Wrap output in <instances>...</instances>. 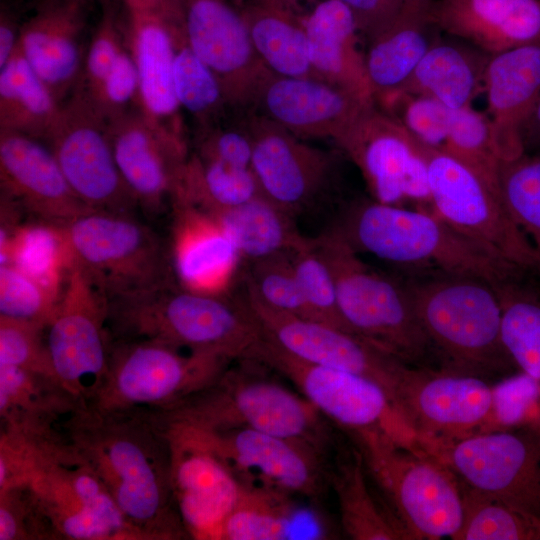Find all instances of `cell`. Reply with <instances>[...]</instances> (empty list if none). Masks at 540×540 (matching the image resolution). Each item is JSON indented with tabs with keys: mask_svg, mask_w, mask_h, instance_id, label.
<instances>
[{
	"mask_svg": "<svg viewBox=\"0 0 540 540\" xmlns=\"http://www.w3.org/2000/svg\"><path fill=\"white\" fill-rule=\"evenodd\" d=\"M261 116L299 138L339 145L375 106L328 82L271 74L255 97Z\"/></svg>",
	"mask_w": 540,
	"mask_h": 540,
	"instance_id": "cb8c5ba5",
	"label": "cell"
},
{
	"mask_svg": "<svg viewBox=\"0 0 540 540\" xmlns=\"http://www.w3.org/2000/svg\"><path fill=\"white\" fill-rule=\"evenodd\" d=\"M367 472L411 540H455L463 521L461 486L438 458L397 443L386 434L347 432Z\"/></svg>",
	"mask_w": 540,
	"mask_h": 540,
	"instance_id": "ba28073f",
	"label": "cell"
},
{
	"mask_svg": "<svg viewBox=\"0 0 540 540\" xmlns=\"http://www.w3.org/2000/svg\"><path fill=\"white\" fill-rule=\"evenodd\" d=\"M426 451L470 489L540 519V431L492 430L433 444Z\"/></svg>",
	"mask_w": 540,
	"mask_h": 540,
	"instance_id": "5bb4252c",
	"label": "cell"
},
{
	"mask_svg": "<svg viewBox=\"0 0 540 540\" xmlns=\"http://www.w3.org/2000/svg\"><path fill=\"white\" fill-rule=\"evenodd\" d=\"M234 361L152 338H111L104 381L86 405L165 411L213 383Z\"/></svg>",
	"mask_w": 540,
	"mask_h": 540,
	"instance_id": "30bf717a",
	"label": "cell"
},
{
	"mask_svg": "<svg viewBox=\"0 0 540 540\" xmlns=\"http://www.w3.org/2000/svg\"><path fill=\"white\" fill-rule=\"evenodd\" d=\"M252 141L251 169L261 194L293 217L307 210L328 187L331 153L259 116L247 129Z\"/></svg>",
	"mask_w": 540,
	"mask_h": 540,
	"instance_id": "603a6c76",
	"label": "cell"
},
{
	"mask_svg": "<svg viewBox=\"0 0 540 540\" xmlns=\"http://www.w3.org/2000/svg\"><path fill=\"white\" fill-rule=\"evenodd\" d=\"M239 294L264 335L279 347L301 360L369 378L394 402L407 364L356 334L268 306L244 281Z\"/></svg>",
	"mask_w": 540,
	"mask_h": 540,
	"instance_id": "ac0fdd59",
	"label": "cell"
},
{
	"mask_svg": "<svg viewBox=\"0 0 540 540\" xmlns=\"http://www.w3.org/2000/svg\"><path fill=\"white\" fill-rule=\"evenodd\" d=\"M293 495L255 482H242L238 500L222 528L221 540H280L295 516Z\"/></svg>",
	"mask_w": 540,
	"mask_h": 540,
	"instance_id": "ab89813d",
	"label": "cell"
},
{
	"mask_svg": "<svg viewBox=\"0 0 540 540\" xmlns=\"http://www.w3.org/2000/svg\"><path fill=\"white\" fill-rule=\"evenodd\" d=\"M0 185L40 221L65 225L94 211L75 194L48 144L26 134L0 130Z\"/></svg>",
	"mask_w": 540,
	"mask_h": 540,
	"instance_id": "d4e9b609",
	"label": "cell"
},
{
	"mask_svg": "<svg viewBox=\"0 0 540 540\" xmlns=\"http://www.w3.org/2000/svg\"><path fill=\"white\" fill-rule=\"evenodd\" d=\"M128 37L139 77V109L165 134L181 141L174 88V26L179 13L166 7L125 4Z\"/></svg>",
	"mask_w": 540,
	"mask_h": 540,
	"instance_id": "484cf974",
	"label": "cell"
},
{
	"mask_svg": "<svg viewBox=\"0 0 540 540\" xmlns=\"http://www.w3.org/2000/svg\"><path fill=\"white\" fill-rule=\"evenodd\" d=\"M249 359L290 381L326 419L345 432L379 431L397 443L422 449L414 430L377 382L301 360L265 335Z\"/></svg>",
	"mask_w": 540,
	"mask_h": 540,
	"instance_id": "7c38bea8",
	"label": "cell"
},
{
	"mask_svg": "<svg viewBox=\"0 0 540 540\" xmlns=\"http://www.w3.org/2000/svg\"><path fill=\"white\" fill-rule=\"evenodd\" d=\"M519 136L523 152H540V97L523 122Z\"/></svg>",
	"mask_w": 540,
	"mask_h": 540,
	"instance_id": "680465c9",
	"label": "cell"
},
{
	"mask_svg": "<svg viewBox=\"0 0 540 540\" xmlns=\"http://www.w3.org/2000/svg\"><path fill=\"white\" fill-rule=\"evenodd\" d=\"M46 143L75 194L94 211L135 214L136 200L113 155L108 119L76 88Z\"/></svg>",
	"mask_w": 540,
	"mask_h": 540,
	"instance_id": "9a60e30c",
	"label": "cell"
},
{
	"mask_svg": "<svg viewBox=\"0 0 540 540\" xmlns=\"http://www.w3.org/2000/svg\"><path fill=\"white\" fill-rule=\"evenodd\" d=\"M61 226L71 259L108 301L178 285L168 242L135 214L91 211Z\"/></svg>",
	"mask_w": 540,
	"mask_h": 540,
	"instance_id": "9c48e42d",
	"label": "cell"
},
{
	"mask_svg": "<svg viewBox=\"0 0 540 540\" xmlns=\"http://www.w3.org/2000/svg\"><path fill=\"white\" fill-rule=\"evenodd\" d=\"M419 141L432 212L488 255L522 274L536 273L534 252L499 194L458 159Z\"/></svg>",
	"mask_w": 540,
	"mask_h": 540,
	"instance_id": "8fae6325",
	"label": "cell"
},
{
	"mask_svg": "<svg viewBox=\"0 0 540 540\" xmlns=\"http://www.w3.org/2000/svg\"><path fill=\"white\" fill-rule=\"evenodd\" d=\"M181 0H123L125 4L139 5L146 7H179Z\"/></svg>",
	"mask_w": 540,
	"mask_h": 540,
	"instance_id": "91938a15",
	"label": "cell"
},
{
	"mask_svg": "<svg viewBox=\"0 0 540 540\" xmlns=\"http://www.w3.org/2000/svg\"><path fill=\"white\" fill-rule=\"evenodd\" d=\"M111 338H152L232 361L249 359L264 333L238 293L214 295L179 285L110 300Z\"/></svg>",
	"mask_w": 540,
	"mask_h": 540,
	"instance_id": "277c9868",
	"label": "cell"
},
{
	"mask_svg": "<svg viewBox=\"0 0 540 540\" xmlns=\"http://www.w3.org/2000/svg\"><path fill=\"white\" fill-rule=\"evenodd\" d=\"M355 17L360 34L370 41L398 14L405 0H339Z\"/></svg>",
	"mask_w": 540,
	"mask_h": 540,
	"instance_id": "9f6ffc18",
	"label": "cell"
},
{
	"mask_svg": "<svg viewBox=\"0 0 540 540\" xmlns=\"http://www.w3.org/2000/svg\"><path fill=\"white\" fill-rule=\"evenodd\" d=\"M303 24L310 62L319 79L375 104L351 10L339 0H323Z\"/></svg>",
	"mask_w": 540,
	"mask_h": 540,
	"instance_id": "4dcf8cb0",
	"label": "cell"
},
{
	"mask_svg": "<svg viewBox=\"0 0 540 540\" xmlns=\"http://www.w3.org/2000/svg\"><path fill=\"white\" fill-rule=\"evenodd\" d=\"M181 427L213 451L241 482L269 485L312 502L320 501L330 487L329 455L306 442L249 428Z\"/></svg>",
	"mask_w": 540,
	"mask_h": 540,
	"instance_id": "e0dca14e",
	"label": "cell"
},
{
	"mask_svg": "<svg viewBox=\"0 0 540 540\" xmlns=\"http://www.w3.org/2000/svg\"><path fill=\"white\" fill-rule=\"evenodd\" d=\"M162 426L171 447L173 496L189 538L221 540L223 525L238 500L242 482L188 429Z\"/></svg>",
	"mask_w": 540,
	"mask_h": 540,
	"instance_id": "7402d4cb",
	"label": "cell"
},
{
	"mask_svg": "<svg viewBox=\"0 0 540 540\" xmlns=\"http://www.w3.org/2000/svg\"><path fill=\"white\" fill-rule=\"evenodd\" d=\"M58 429L142 540L189 538L173 496L170 441L150 412L83 405Z\"/></svg>",
	"mask_w": 540,
	"mask_h": 540,
	"instance_id": "6da1fadb",
	"label": "cell"
},
{
	"mask_svg": "<svg viewBox=\"0 0 540 540\" xmlns=\"http://www.w3.org/2000/svg\"><path fill=\"white\" fill-rule=\"evenodd\" d=\"M439 149L465 164L499 194L500 158L488 116L471 107L455 110L450 131Z\"/></svg>",
	"mask_w": 540,
	"mask_h": 540,
	"instance_id": "f6af8a7d",
	"label": "cell"
},
{
	"mask_svg": "<svg viewBox=\"0 0 540 540\" xmlns=\"http://www.w3.org/2000/svg\"><path fill=\"white\" fill-rule=\"evenodd\" d=\"M58 298L12 264L0 265V316L47 327Z\"/></svg>",
	"mask_w": 540,
	"mask_h": 540,
	"instance_id": "681fc988",
	"label": "cell"
},
{
	"mask_svg": "<svg viewBox=\"0 0 540 540\" xmlns=\"http://www.w3.org/2000/svg\"><path fill=\"white\" fill-rule=\"evenodd\" d=\"M441 368L489 379L517 368L501 336V305L491 282L430 272L404 279Z\"/></svg>",
	"mask_w": 540,
	"mask_h": 540,
	"instance_id": "5b68a950",
	"label": "cell"
},
{
	"mask_svg": "<svg viewBox=\"0 0 540 540\" xmlns=\"http://www.w3.org/2000/svg\"><path fill=\"white\" fill-rule=\"evenodd\" d=\"M497 180L501 201L531 246L540 275V152L500 160Z\"/></svg>",
	"mask_w": 540,
	"mask_h": 540,
	"instance_id": "b9f144b4",
	"label": "cell"
},
{
	"mask_svg": "<svg viewBox=\"0 0 540 540\" xmlns=\"http://www.w3.org/2000/svg\"><path fill=\"white\" fill-rule=\"evenodd\" d=\"M243 280L268 306L312 320L295 274L292 252L277 253L248 262Z\"/></svg>",
	"mask_w": 540,
	"mask_h": 540,
	"instance_id": "bcb514c9",
	"label": "cell"
},
{
	"mask_svg": "<svg viewBox=\"0 0 540 540\" xmlns=\"http://www.w3.org/2000/svg\"><path fill=\"white\" fill-rule=\"evenodd\" d=\"M0 540H41L25 484L0 490Z\"/></svg>",
	"mask_w": 540,
	"mask_h": 540,
	"instance_id": "db71d44e",
	"label": "cell"
},
{
	"mask_svg": "<svg viewBox=\"0 0 540 540\" xmlns=\"http://www.w3.org/2000/svg\"><path fill=\"white\" fill-rule=\"evenodd\" d=\"M329 483L339 507L343 531L353 540H411L367 472L353 443L337 450L330 463Z\"/></svg>",
	"mask_w": 540,
	"mask_h": 540,
	"instance_id": "d6a6232c",
	"label": "cell"
},
{
	"mask_svg": "<svg viewBox=\"0 0 540 540\" xmlns=\"http://www.w3.org/2000/svg\"><path fill=\"white\" fill-rule=\"evenodd\" d=\"M492 284L501 305L503 345L518 370L540 389V291L519 276Z\"/></svg>",
	"mask_w": 540,
	"mask_h": 540,
	"instance_id": "f35d334b",
	"label": "cell"
},
{
	"mask_svg": "<svg viewBox=\"0 0 540 540\" xmlns=\"http://www.w3.org/2000/svg\"><path fill=\"white\" fill-rule=\"evenodd\" d=\"M20 26L17 24L11 10L2 4L0 13V67L10 59L16 49Z\"/></svg>",
	"mask_w": 540,
	"mask_h": 540,
	"instance_id": "6f0895ef",
	"label": "cell"
},
{
	"mask_svg": "<svg viewBox=\"0 0 540 540\" xmlns=\"http://www.w3.org/2000/svg\"><path fill=\"white\" fill-rule=\"evenodd\" d=\"M61 105L32 69L18 46L0 67V130L47 141Z\"/></svg>",
	"mask_w": 540,
	"mask_h": 540,
	"instance_id": "8d00e7d4",
	"label": "cell"
},
{
	"mask_svg": "<svg viewBox=\"0 0 540 540\" xmlns=\"http://www.w3.org/2000/svg\"><path fill=\"white\" fill-rule=\"evenodd\" d=\"M83 405L53 375L0 365L1 424L24 431H52Z\"/></svg>",
	"mask_w": 540,
	"mask_h": 540,
	"instance_id": "836d02e7",
	"label": "cell"
},
{
	"mask_svg": "<svg viewBox=\"0 0 540 540\" xmlns=\"http://www.w3.org/2000/svg\"><path fill=\"white\" fill-rule=\"evenodd\" d=\"M430 20L490 56L540 45V0H432Z\"/></svg>",
	"mask_w": 540,
	"mask_h": 540,
	"instance_id": "f1b7e54d",
	"label": "cell"
},
{
	"mask_svg": "<svg viewBox=\"0 0 540 540\" xmlns=\"http://www.w3.org/2000/svg\"><path fill=\"white\" fill-rule=\"evenodd\" d=\"M483 83L497 153L513 159L523 153L520 128L540 97V45L491 55Z\"/></svg>",
	"mask_w": 540,
	"mask_h": 540,
	"instance_id": "f546056e",
	"label": "cell"
},
{
	"mask_svg": "<svg viewBox=\"0 0 540 540\" xmlns=\"http://www.w3.org/2000/svg\"><path fill=\"white\" fill-rule=\"evenodd\" d=\"M390 99L400 100L399 122L423 143L441 148L450 131L454 109L440 101L409 94H397Z\"/></svg>",
	"mask_w": 540,
	"mask_h": 540,
	"instance_id": "f5cc1de1",
	"label": "cell"
},
{
	"mask_svg": "<svg viewBox=\"0 0 540 540\" xmlns=\"http://www.w3.org/2000/svg\"><path fill=\"white\" fill-rule=\"evenodd\" d=\"M338 146L359 168L372 199L432 212L425 157L398 120L374 106Z\"/></svg>",
	"mask_w": 540,
	"mask_h": 540,
	"instance_id": "d6986e66",
	"label": "cell"
},
{
	"mask_svg": "<svg viewBox=\"0 0 540 540\" xmlns=\"http://www.w3.org/2000/svg\"><path fill=\"white\" fill-rule=\"evenodd\" d=\"M234 242L242 260L251 262L309 245L312 238L296 227L293 216L263 195L241 205L207 213Z\"/></svg>",
	"mask_w": 540,
	"mask_h": 540,
	"instance_id": "d590c367",
	"label": "cell"
},
{
	"mask_svg": "<svg viewBox=\"0 0 540 540\" xmlns=\"http://www.w3.org/2000/svg\"><path fill=\"white\" fill-rule=\"evenodd\" d=\"M195 155L234 166L251 167L252 141L247 130H216L202 138Z\"/></svg>",
	"mask_w": 540,
	"mask_h": 540,
	"instance_id": "11a10c76",
	"label": "cell"
},
{
	"mask_svg": "<svg viewBox=\"0 0 540 540\" xmlns=\"http://www.w3.org/2000/svg\"><path fill=\"white\" fill-rule=\"evenodd\" d=\"M180 24L192 51L218 78L226 102L253 104L271 73L259 58L233 0H181Z\"/></svg>",
	"mask_w": 540,
	"mask_h": 540,
	"instance_id": "ffe728a7",
	"label": "cell"
},
{
	"mask_svg": "<svg viewBox=\"0 0 540 540\" xmlns=\"http://www.w3.org/2000/svg\"><path fill=\"white\" fill-rule=\"evenodd\" d=\"M292 262L312 321L350 332L340 313L333 274L317 249L315 238L292 252Z\"/></svg>",
	"mask_w": 540,
	"mask_h": 540,
	"instance_id": "7dc6e473",
	"label": "cell"
},
{
	"mask_svg": "<svg viewBox=\"0 0 540 540\" xmlns=\"http://www.w3.org/2000/svg\"><path fill=\"white\" fill-rule=\"evenodd\" d=\"M522 428L540 431V389L518 370L493 384L492 408L481 432Z\"/></svg>",
	"mask_w": 540,
	"mask_h": 540,
	"instance_id": "c3c4849f",
	"label": "cell"
},
{
	"mask_svg": "<svg viewBox=\"0 0 540 540\" xmlns=\"http://www.w3.org/2000/svg\"><path fill=\"white\" fill-rule=\"evenodd\" d=\"M119 172L147 217L172 209L188 158L184 142L153 126L138 107L108 119Z\"/></svg>",
	"mask_w": 540,
	"mask_h": 540,
	"instance_id": "44dd1931",
	"label": "cell"
},
{
	"mask_svg": "<svg viewBox=\"0 0 540 540\" xmlns=\"http://www.w3.org/2000/svg\"><path fill=\"white\" fill-rule=\"evenodd\" d=\"M269 372L257 361L236 360L206 388L165 411L150 413L162 425L210 431L249 428L306 442L329 455L336 443L331 422Z\"/></svg>",
	"mask_w": 540,
	"mask_h": 540,
	"instance_id": "7a4b0ae2",
	"label": "cell"
},
{
	"mask_svg": "<svg viewBox=\"0 0 540 540\" xmlns=\"http://www.w3.org/2000/svg\"><path fill=\"white\" fill-rule=\"evenodd\" d=\"M432 0H405L395 18L368 41L365 66L375 100L400 92L436 39L430 20Z\"/></svg>",
	"mask_w": 540,
	"mask_h": 540,
	"instance_id": "1f68e13d",
	"label": "cell"
},
{
	"mask_svg": "<svg viewBox=\"0 0 540 540\" xmlns=\"http://www.w3.org/2000/svg\"><path fill=\"white\" fill-rule=\"evenodd\" d=\"M493 401L489 379L445 368L405 366L394 402L421 446L482 431Z\"/></svg>",
	"mask_w": 540,
	"mask_h": 540,
	"instance_id": "2e32d148",
	"label": "cell"
},
{
	"mask_svg": "<svg viewBox=\"0 0 540 540\" xmlns=\"http://www.w3.org/2000/svg\"><path fill=\"white\" fill-rule=\"evenodd\" d=\"M30 433L32 454L25 485L41 540H142L60 430Z\"/></svg>",
	"mask_w": 540,
	"mask_h": 540,
	"instance_id": "8992f818",
	"label": "cell"
},
{
	"mask_svg": "<svg viewBox=\"0 0 540 540\" xmlns=\"http://www.w3.org/2000/svg\"><path fill=\"white\" fill-rule=\"evenodd\" d=\"M108 303L104 292L71 259L46 340L57 380L84 405L94 398L107 372Z\"/></svg>",
	"mask_w": 540,
	"mask_h": 540,
	"instance_id": "4fadbf2b",
	"label": "cell"
},
{
	"mask_svg": "<svg viewBox=\"0 0 540 540\" xmlns=\"http://www.w3.org/2000/svg\"><path fill=\"white\" fill-rule=\"evenodd\" d=\"M260 2L291 11L298 0H259Z\"/></svg>",
	"mask_w": 540,
	"mask_h": 540,
	"instance_id": "94428289",
	"label": "cell"
},
{
	"mask_svg": "<svg viewBox=\"0 0 540 540\" xmlns=\"http://www.w3.org/2000/svg\"><path fill=\"white\" fill-rule=\"evenodd\" d=\"M128 46V29L122 28L116 10L107 4L85 52L77 88L93 98Z\"/></svg>",
	"mask_w": 540,
	"mask_h": 540,
	"instance_id": "f907efd6",
	"label": "cell"
},
{
	"mask_svg": "<svg viewBox=\"0 0 540 540\" xmlns=\"http://www.w3.org/2000/svg\"><path fill=\"white\" fill-rule=\"evenodd\" d=\"M489 57L436 39L398 94L434 98L454 110L469 108Z\"/></svg>",
	"mask_w": 540,
	"mask_h": 540,
	"instance_id": "e575fe53",
	"label": "cell"
},
{
	"mask_svg": "<svg viewBox=\"0 0 540 540\" xmlns=\"http://www.w3.org/2000/svg\"><path fill=\"white\" fill-rule=\"evenodd\" d=\"M174 88L180 107L201 121L211 119L227 103L213 71L188 46L177 18L174 26Z\"/></svg>",
	"mask_w": 540,
	"mask_h": 540,
	"instance_id": "ee69618b",
	"label": "cell"
},
{
	"mask_svg": "<svg viewBox=\"0 0 540 540\" xmlns=\"http://www.w3.org/2000/svg\"><path fill=\"white\" fill-rule=\"evenodd\" d=\"M170 259L177 284L187 290L231 294L242 258L232 239L209 214L186 202L174 203Z\"/></svg>",
	"mask_w": 540,
	"mask_h": 540,
	"instance_id": "83f0119b",
	"label": "cell"
},
{
	"mask_svg": "<svg viewBox=\"0 0 540 540\" xmlns=\"http://www.w3.org/2000/svg\"><path fill=\"white\" fill-rule=\"evenodd\" d=\"M86 2L43 0L20 26L17 46L60 105L81 80Z\"/></svg>",
	"mask_w": 540,
	"mask_h": 540,
	"instance_id": "4316f807",
	"label": "cell"
},
{
	"mask_svg": "<svg viewBox=\"0 0 540 540\" xmlns=\"http://www.w3.org/2000/svg\"><path fill=\"white\" fill-rule=\"evenodd\" d=\"M0 365L55 376L47 346L46 327L0 316Z\"/></svg>",
	"mask_w": 540,
	"mask_h": 540,
	"instance_id": "816d5d0a",
	"label": "cell"
},
{
	"mask_svg": "<svg viewBox=\"0 0 540 540\" xmlns=\"http://www.w3.org/2000/svg\"><path fill=\"white\" fill-rule=\"evenodd\" d=\"M329 230L357 253L400 267L491 283L520 276L426 210L357 199L341 209Z\"/></svg>",
	"mask_w": 540,
	"mask_h": 540,
	"instance_id": "3957f363",
	"label": "cell"
},
{
	"mask_svg": "<svg viewBox=\"0 0 540 540\" xmlns=\"http://www.w3.org/2000/svg\"><path fill=\"white\" fill-rule=\"evenodd\" d=\"M12 264L57 298L71 265L61 225L34 219L17 230L0 265Z\"/></svg>",
	"mask_w": 540,
	"mask_h": 540,
	"instance_id": "60d3db41",
	"label": "cell"
},
{
	"mask_svg": "<svg viewBox=\"0 0 540 540\" xmlns=\"http://www.w3.org/2000/svg\"><path fill=\"white\" fill-rule=\"evenodd\" d=\"M315 244L333 274L349 331L407 365L428 366L432 348L405 280L365 263L329 229L315 237Z\"/></svg>",
	"mask_w": 540,
	"mask_h": 540,
	"instance_id": "52a82bcc",
	"label": "cell"
},
{
	"mask_svg": "<svg viewBox=\"0 0 540 540\" xmlns=\"http://www.w3.org/2000/svg\"><path fill=\"white\" fill-rule=\"evenodd\" d=\"M463 521L455 540H540V519L461 485Z\"/></svg>",
	"mask_w": 540,
	"mask_h": 540,
	"instance_id": "7bdbcfd3",
	"label": "cell"
},
{
	"mask_svg": "<svg viewBox=\"0 0 540 540\" xmlns=\"http://www.w3.org/2000/svg\"><path fill=\"white\" fill-rule=\"evenodd\" d=\"M242 12L252 44L271 73L320 80L310 62L303 21L292 11L259 1Z\"/></svg>",
	"mask_w": 540,
	"mask_h": 540,
	"instance_id": "74e56055",
	"label": "cell"
}]
</instances>
